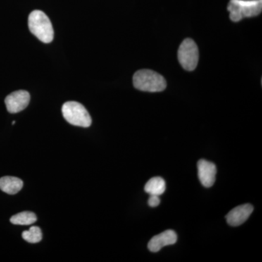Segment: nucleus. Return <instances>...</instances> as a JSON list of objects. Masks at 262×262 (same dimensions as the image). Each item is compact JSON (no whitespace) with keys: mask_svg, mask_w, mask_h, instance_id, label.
Listing matches in <instances>:
<instances>
[{"mask_svg":"<svg viewBox=\"0 0 262 262\" xmlns=\"http://www.w3.org/2000/svg\"><path fill=\"white\" fill-rule=\"evenodd\" d=\"M177 241V234L171 229L165 231L152 237L148 244V248L151 252L156 253L163 247L175 244Z\"/></svg>","mask_w":262,"mask_h":262,"instance_id":"1a4fd4ad","label":"nucleus"},{"mask_svg":"<svg viewBox=\"0 0 262 262\" xmlns=\"http://www.w3.org/2000/svg\"><path fill=\"white\" fill-rule=\"evenodd\" d=\"M15 123V121H13V122H12V124H13V125H14Z\"/></svg>","mask_w":262,"mask_h":262,"instance_id":"2eb2a0df","label":"nucleus"},{"mask_svg":"<svg viewBox=\"0 0 262 262\" xmlns=\"http://www.w3.org/2000/svg\"><path fill=\"white\" fill-rule=\"evenodd\" d=\"M160 203V199L159 196L150 195L149 200H148V205L151 208H155L159 206Z\"/></svg>","mask_w":262,"mask_h":262,"instance_id":"4468645a","label":"nucleus"},{"mask_svg":"<svg viewBox=\"0 0 262 262\" xmlns=\"http://www.w3.org/2000/svg\"><path fill=\"white\" fill-rule=\"evenodd\" d=\"M30 32L41 42L50 43L54 37V31L49 18L40 10H34L29 16Z\"/></svg>","mask_w":262,"mask_h":262,"instance_id":"f03ea898","label":"nucleus"},{"mask_svg":"<svg viewBox=\"0 0 262 262\" xmlns=\"http://www.w3.org/2000/svg\"><path fill=\"white\" fill-rule=\"evenodd\" d=\"M178 59L184 70L189 72L195 70L199 61V51L193 39L187 38L183 41L179 48Z\"/></svg>","mask_w":262,"mask_h":262,"instance_id":"39448f33","label":"nucleus"},{"mask_svg":"<svg viewBox=\"0 0 262 262\" xmlns=\"http://www.w3.org/2000/svg\"><path fill=\"white\" fill-rule=\"evenodd\" d=\"M134 87L146 92H161L166 89L167 83L163 76L149 70L136 72L133 78Z\"/></svg>","mask_w":262,"mask_h":262,"instance_id":"f257e3e1","label":"nucleus"},{"mask_svg":"<svg viewBox=\"0 0 262 262\" xmlns=\"http://www.w3.org/2000/svg\"><path fill=\"white\" fill-rule=\"evenodd\" d=\"M22 237L30 244H37L42 239V233L39 227L33 226L29 230L24 231Z\"/></svg>","mask_w":262,"mask_h":262,"instance_id":"ddd939ff","label":"nucleus"},{"mask_svg":"<svg viewBox=\"0 0 262 262\" xmlns=\"http://www.w3.org/2000/svg\"><path fill=\"white\" fill-rule=\"evenodd\" d=\"M253 211V207L251 204L241 205L233 208L226 215V220L229 225L237 227L243 225L249 218Z\"/></svg>","mask_w":262,"mask_h":262,"instance_id":"6e6552de","label":"nucleus"},{"mask_svg":"<svg viewBox=\"0 0 262 262\" xmlns=\"http://www.w3.org/2000/svg\"><path fill=\"white\" fill-rule=\"evenodd\" d=\"M30 95L26 91H15L7 96L5 100L7 110L10 113L15 114L23 111L28 106Z\"/></svg>","mask_w":262,"mask_h":262,"instance_id":"423d86ee","label":"nucleus"},{"mask_svg":"<svg viewBox=\"0 0 262 262\" xmlns=\"http://www.w3.org/2000/svg\"><path fill=\"white\" fill-rule=\"evenodd\" d=\"M198 177L205 187L209 188L214 184L216 167L215 164L206 160H200L198 163Z\"/></svg>","mask_w":262,"mask_h":262,"instance_id":"0eeeda50","label":"nucleus"},{"mask_svg":"<svg viewBox=\"0 0 262 262\" xmlns=\"http://www.w3.org/2000/svg\"><path fill=\"white\" fill-rule=\"evenodd\" d=\"M166 184L161 177H153L146 183L144 190L149 195L160 196L165 192Z\"/></svg>","mask_w":262,"mask_h":262,"instance_id":"9b49d317","label":"nucleus"},{"mask_svg":"<svg viewBox=\"0 0 262 262\" xmlns=\"http://www.w3.org/2000/svg\"><path fill=\"white\" fill-rule=\"evenodd\" d=\"M23 186V181L17 177H4L0 178V189L7 194H17Z\"/></svg>","mask_w":262,"mask_h":262,"instance_id":"9d476101","label":"nucleus"},{"mask_svg":"<svg viewBox=\"0 0 262 262\" xmlns=\"http://www.w3.org/2000/svg\"><path fill=\"white\" fill-rule=\"evenodd\" d=\"M37 220V215L33 212L24 211L13 215L10 221L15 225H30L35 223Z\"/></svg>","mask_w":262,"mask_h":262,"instance_id":"f8f14e48","label":"nucleus"},{"mask_svg":"<svg viewBox=\"0 0 262 262\" xmlns=\"http://www.w3.org/2000/svg\"><path fill=\"white\" fill-rule=\"evenodd\" d=\"M62 114L66 120L75 126L89 127L92 123L91 115L83 105L76 101H68L63 105Z\"/></svg>","mask_w":262,"mask_h":262,"instance_id":"20e7f679","label":"nucleus"},{"mask_svg":"<svg viewBox=\"0 0 262 262\" xmlns=\"http://www.w3.org/2000/svg\"><path fill=\"white\" fill-rule=\"evenodd\" d=\"M227 10L231 20L238 22L243 18L259 15L262 10V0H230Z\"/></svg>","mask_w":262,"mask_h":262,"instance_id":"7ed1b4c3","label":"nucleus"}]
</instances>
